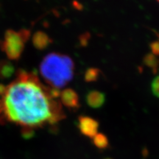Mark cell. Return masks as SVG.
<instances>
[{"label": "cell", "mask_w": 159, "mask_h": 159, "mask_svg": "<svg viewBox=\"0 0 159 159\" xmlns=\"http://www.w3.org/2000/svg\"><path fill=\"white\" fill-rule=\"evenodd\" d=\"M15 67L11 61L7 60L0 61V80H7L14 75Z\"/></svg>", "instance_id": "cell-8"}, {"label": "cell", "mask_w": 159, "mask_h": 159, "mask_svg": "<svg viewBox=\"0 0 159 159\" xmlns=\"http://www.w3.org/2000/svg\"><path fill=\"white\" fill-rule=\"evenodd\" d=\"M157 1H158V2H159V0H157Z\"/></svg>", "instance_id": "cell-16"}, {"label": "cell", "mask_w": 159, "mask_h": 159, "mask_svg": "<svg viewBox=\"0 0 159 159\" xmlns=\"http://www.w3.org/2000/svg\"><path fill=\"white\" fill-rule=\"evenodd\" d=\"M101 71L99 69L97 68H89L85 72L84 79L87 83L96 82L99 77H100Z\"/></svg>", "instance_id": "cell-11"}, {"label": "cell", "mask_w": 159, "mask_h": 159, "mask_svg": "<svg viewBox=\"0 0 159 159\" xmlns=\"http://www.w3.org/2000/svg\"><path fill=\"white\" fill-rule=\"evenodd\" d=\"M144 63L152 69V72L156 73L159 67V59L152 53H148L144 57Z\"/></svg>", "instance_id": "cell-9"}, {"label": "cell", "mask_w": 159, "mask_h": 159, "mask_svg": "<svg viewBox=\"0 0 159 159\" xmlns=\"http://www.w3.org/2000/svg\"><path fill=\"white\" fill-rule=\"evenodd\" d=\"M33 44L35 49L43 50L47 49L52 43V40L47 33L43 31H37L33 36Z\"/></svg>", "instance_id": "cell-7"}, {"label": "cell", "mask_w": 159, "mask_h": 159, "mask_svg": "<svg viewBox=\"0 0 159 159\" xmlns=\"http://www.w3.org/2000/svg\"><path fill=\"white\" fill-rule=\"evenodd\" d=\"M92 139L94 146L97 148L102 150V149H106L108 147L109 142L108 137L105 134L98 133Z\"/></svg>", "instance_id": "cell-10"}, {"label": "cell", "mask_w": 159, "mask_h": 159, "mask_svg": "<svg viewBox=\"0 0 159 159\" xmlns=\"http://www.w3.org/2000/svg\"><path fill=\"white\" fill-rule=\"evenodd\" d=\"M158 38H159V36H158ZM158 41H159V40H158Z\"/></svg>", "instance_id": "cell-17"}, {"label": "cell", "mask_w": 159, "mask_h": 159, "mask_svg": "<svg viewBox=\"0 0 159 159\" xmlns=\"http://www.w3.org/2000/svg\"><path fill=\"white\" fill-rule=\"evenodd\" d=\"M0 108H1V100H0Z\"/></svg>", "instance_id": "cell-15"}, {"label": "cell", "mask_w": 159, "mask_h": 159, "mask_svg": "<svg viewBox=\"0 0 159 159\" xmlns=\"http://www.w3.org/2000/svg\"><path fill=\"white\" fill-rule=\"evenodd\" d=\"M6 91H7V86L5 85L0 83V98H1V99L5 96Z\"/></svg>", "instance_id": "cell-14"}, {"label": "cell", "mask_w": 159, "mask_h": 159, "mask_svg": "<svg viewBox=\"0 0 159 159\" xmlns=\"http://www.w3.org/2000/svg\"><path fill=\"white\" fill-rule=\"evenodd\" d=\"M49 91L37 76L19 70L1 100L0 122H13L35 130L60 122L65 114L61 103L52 97Z\"/></svg>", "instance_id": "cell-1"}, {"label": "cell", "mask_w": 159, "mask_h": 159, "mask_svg": "<svg viewBox=\"0 0 159 159\" xmlns=\"http://www.w3.org/2000/svg\"><path fill=\"white\" fill-rule=\"evenodd\" d=\"M151 90L155 96L159 98V76L156 77L151 83Z\"/></svg>", "instance_id": "cell-12"}, {"label": "cell", "mask_w": 159, "mask_h": 159, "mask_svg": "<svg viewBox=\"0 0 159 159\" xmlns=\"http://www.w3.org/2000/svg\"><path fill=\"white\" fill-rule=\"evenodd\" d=\"M30 36V32L26 29L19 31L7 30L5 32L4 40L1 42V48L8 59L17 61L20 58Z\"/></svg>", "instance_id": "cell-3"}, {"label": "cell", "mask_w": 159, "mask_h": 159, "mask_svg": "<svg viewBox=\"0 0 159 159\" xmlns=\"http://www.w3.org/2000/svg\"><path fill=\"white\" fill-rule=\"evenodd\" d=\"M87 105L92 108H99L105 104V95L99 91H89L85 97Z\"/></svg>", "instance_id": "cell-6"}, {"label": "cell", "mask_w": 159, "mask_h": 159, "mask_svg": "<svg viewBox=\"0 0 159 159\" xmlns=\"http://www.w3.org/2000/svg\"><path fill=\"white\" fill-rule=\"evenodd\" d=\"M77 127L83 136L93 139L98 134L99 125L96 119L90 116H80Z\"/></svg>", "instance_id": "cell-4"}, {"label": "cell", "mask_w": 159, "mask_h": 159, "mask_svg": "<svg viewBox=\"0 0 159 159\" xmlns=\"http://www.w3.org/2000/svg\"><path fill=\"white\" fill-rule=\"evenodd\" d=\"M61 103L69 110H77L80 107L78 94L71 89H66L61 92Z\"/></svg>", "instance_id": "cell-5"}, {"label": "cell", "mask_w": 159, "mask_h": 159, "mask_svg": "<svg viewBox=\"0 0 159 159\" xmlns=\"http://www.w3.org/2000/svg\"><path fill=\"white\" fill-rule=\"evenodd\" d=\"M75 63L68 55L52 52L43 57L40 65V72L51 88H63L72 80Z\"/></svg>", "instance_id": "cell-2"}, {"label": "cell", "mask_w": 159, "mask_h": 159, "mask_svg": "<svg viewBox=\"0 0 159 159\" xmlns=\"http://www.w3.org/2000/svg\"><path fill=\"white\" fill-rule=\"evenodd\" d=\"M150 49L151 52H152V54H153L156 56H159V41H152V43H150Z\"/></svg>", "instance_id": "cell-13"}]
</instances>
